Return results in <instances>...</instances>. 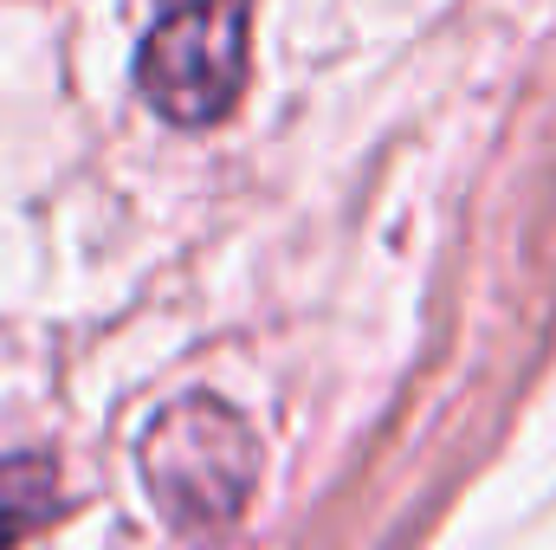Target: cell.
<instances>
[{
	"mask_svg": "<svg viewBox=\"0 0 556 550\" xmlns=\"http://www.w3.org/2000/svg\"><path fill=\"white\" fill-rule=\"evenodd\" d=\"M137 473L168 532L220 538L240 525V512L253 505V486H260L253 421L207 389H188L149 414L137 440Z\"/></svg>",
	"mask_w": 556,
	"mask_h": 550,
	"instance_id": "obj_1",
	"label": "cell"
},
{
	"mask_svg": "<svg viewBox=\"0 0 556 550\" xmlns=\"http://www.w3.org/2000/svg\"><path fill=\"white\" fill-rule=\"evenodd\" d=\"M253 0H155L137 46V91L175 130L220 124L247 91Z\"/></svg>",
	"mask_w": 556,
	"mask_h": 550,
	"instance_id": "obj_2",
	"label": "cell"
},
{
	"mask_svg": "<svg viewBox=\"0 0 556 550\" xmlns=\"http://www.w3.org/2000/svg\"><path fill=\"white\" fill-rule=\"evenodd\" d=\"M52 512H59V460L52 453L0 460V550L33 538Z\"/></svg>",
	"mask_w": 556,
	"mask_h": 550,
	"instance_id": "obj_3",
	"label": "cell"
}]
</instances>
